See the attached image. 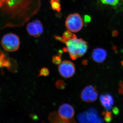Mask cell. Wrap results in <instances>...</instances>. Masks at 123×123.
<instances>
[{"label":"cell","instance_id":"cell-1","mask_svg":"<svg viewBox=\"0 0 123 123\" xmlns=\"http://www.w3.org/2000/svg\"><path fill=\"white\" fill-rule=\"evenodd\" d=\"M64 44L66 47L63 49L65 52H68L70 58L76 60L83 56L88 50V43L82 38H78L76 35L74 34L71 39L65 42Z\"/></svg>","mask_w":123,"mask_h":123},{"label":"cell","instance_id":"cell-2","mask_svg":"<svg viewBox=\"0 0 123 123\" xmlns=\"http://www.w3.org/2000/svg\"><path fill=\"white\" fill-rule=\"evenodd\" d=\"M84 23V20L81 16L77 13L69 14L65 21L66 28L73 33H77L81 30Z\"/></svg>","mask_w":123,"mask_h":123},{"label":"cell","instance_id":"cell-3","mask_svg":"<svg viewBox=\"0 0 123 123\" xmlns=\"http://www.w3.org/2000/svg\"><path fill=\"white\" fill-rule=\"evenodd\" d=\"M2 47L7 51L12 52L17 51L20 47V39L18 36L12 33L5 35L1 40Z\"/></svg>","mask_w":123,"mask_h":123},{"label":"cell","instance_id":"cell-4","mask_svg":"<svg viewBox=\"0 0 123 123\" xmlns=\"http://www.w3.org/2000/svg\"><path fill=\"white\" fill-rule=\"evenodd\" d=\"M77 119L79 123H103L96 110L93 108L79 114Z\"/></svg>","mask_w":123,"mask_h":123},{"label":"cell","instance_id":"cell-5","mask_svg":"<svg viewBox=\"0 0 123 123\" xmlns=\"http://www.w3.org/2000/svg\"><path fill=\"white\" fill-rule=\"evenodd\" d=\"M58 71L60 75L65 78L71 77L75 74V66L71 61L65 60L59 65Z\"/></svg>","mask_w":123,"mask_h":123},{"label":"cell","instance_id":"cell-6","mask_svg":"<svg viewBox=\"0 0 123 123\" xmlns=\"http://www.w3.org/2000/svg\"><path fill=\"white\" fill-rule=\"evenodd\" d=\"M26 30L31 36L39 37L43 33V26L42 22L37 19L29 23L27 25Z\"/></svg>","mask_w":123,"mask_h":123},{"label":"cell","instance_id":"cell-7","mask_svg":"<svg viewBox=\"0 0 123 123\" xmlns=\"http://www.w3.org/2000/svg\"><path fill=\"white\" fill-rule=\"evenodd\" d=\"M98 92L96 88L93 86H86L82 91L80 98L82 101L87 103L94 102L98 98Z\"/></svg>","mask_w":123,"mask_h":123},{"label":"cell","instance_id":"cell-8","mask_svg":"<svg viewBox=\"0 0 123 123\" xmlns=\"http://www.w3.org/2000/svg\"><path fill=\"white\" fill-rule=\"evenodd\" d=\"M74 113L73 107L68 104H62L58 110V114L60 117L66 121H68L73 118Z\"/></svg>","mask_w":123,"mask_h":123},{"label":"cell","instance_id":"cell-9","mask_svg":"<svg viewBox=\"0 0 123 123\" xmlns=\"http://www.w3.org/2000/svg\"><path fill=\"white\" fill-rule=\"evenodd\" d=\"M107 56L106 51L103 49L95 48L92 52V59L97 63H102L106 59Z\"/></svg>","mask_w":123,"mask_h":123},{"label":"cell","instance_id":"cell-10","mask_svg":"<svg viewBox=\"0 0 123 123\" xmlns=\"http://www.w3.org/2000/svg\"><path fill=\"white\" fill-rule=\"evenodd\" d=\"M74 34V33H73L72 32L68 30L63 33L62 36L55 35L54 37L56 40L60 41L62 43H64L65 42L69 40L73 37Z\"/></svg>","mask_w":123,"mask_h":123},{"label":"cell","instance_id":"cell-11","mask_svg":"<svg viewBox=\"0 0 123 123\" xmlns=\"http://www.w3.org/2000/svg\"><path fill=\"white\" fill-rule=\"evenodd\" d=\"M51 8L54 11L60 12L61 10V6L60 0H50Z\"/></svg>","mask_w":123,"mask_h":123},{"label":"cell","instance_id":"cell-12","mask_svg":"<svg viewBox=\"0 0 123 123\" xmlns=\"http://www.w3.org/2000/svg\"><path fill=\"white\" fill-rule=\"evenodd\" d=\"M99 99L101 104L106 110L108 111L111 110V106L110 105V103L105 97V95H101L99 98Z\"/></svg>","mask_w":123,"mask_h":123},{"label":"cell","instance_id":"cell-13","mask_svg":"<svg viewBox=\"0 0 123 123\" xmlns=\"http://www.w3.org/2000/svg\"><path fill=\"white\" fill-rule=\"evenodd\" d=\"M102 4L107 5L115 6L118 4L120 0H100Z\"/></svg>","mask_w":123,"mask_h":123},{"label":"cell","instance_id":"cell-14","mask_svg":"<svg viewBox=\"0 0 123 123\" xmlns=\"http://www.w3.org/2000/svg\"><path fill=\"white\" fill-rule=\"evenodd\" d=\"M62 55L61 52H59L58 55L53 56L52 58V62L55 65H59L61 63V56Z\"/></svg>","mask_w":123,"mask_h":123},{"label":"cell","instance_id":"cell-15","mask_svg":"<svg viewBox=\"0 0 123 123\" xmlns=\"http://www.w3.org/2000/svg\"><path fill=\"white\" fill-rule=\"evenodd\" d=\"M55 86L59 89L63 90L65 88L66 84L63 80H59L56 82Z\"/></svg>","mask_w":123,"mask_h":123},{"label":"cell","instance_id":"cell-16","mask_svg":"<svg viewBox=\"0 0 123 123\" xmlns=\"http://www.w3.org/2000/svg\"><path fill=\"white\" fill-rule=\"evenodd\" d=\"M49 74V71L47 68H43L40 69L39 76H43L46 77L48 76Z\"/></svg>","mask_w":123,"mask_h":123},{"label":"cell","instance_id":"cell-17","mask_svg":"<svg viewBox=\"0 0 123 123\" xmlns=\"http://www.w3.org/2000/svg\"><path fill=\"white\" fill-rule=\"evenodd\" d=\"M104 95H105V97L106 99H107L108 101L109 102L110 105L111 106L113 105V104H114V101L112 95L109 93L106 94Z\"/></svg>","mask_w":123,"mask_h":123},{"label":"cell","instance_id":"cell-18","mask_svg":"<svg viewBox=\"0 0 123 123\" xmlns=\"http://www.w3.org/2000/svg\"><path fill=\"white\" fill-rule=\"evenodd\" d=\"M104 115L106 121L107 122H110L111 119V112L107 111L104 113Z\"/></svg>","mask_w":123,"mask_h":123},{"label":"cell","instance_id":"cell-19","mask_svg":"<svg viewBox=\"0 0 123 123\" xmlns=\"http://www.w3.org/2000/svg\"><path fill=\"white\" fill-rule=\"evenodd\" d=\"M91 20V17L89 15H85L84 17V21L85 23L90 22Z\"/></svg>","mask_w":123,"mask_h":123},{"label":"cell","instance_id":"cell-20","mask_svg":"<svg viewBox=\"0 0 123 123\" xmlns=\"http://www.w3.org/2000/svg\"><path fill=\"white\" fill-rule=\"evenodd\" d=\"M113 112L115 114H117L119 112V110L118 108L117 107H115L113 109Z\"/></svg>","mask_w":123,"mask_h":123},{"label":"cell","instance_id":"cell-21","mask_svg":"<svg viewBox=\"0 0 123 123\" xmlns=\"http://www.w3.org/2000/svg\"><path fill=\"white\" fill-rule=\"evenodd\" d=\"M118 91L119 93L120 94H123V87H121L119 89Z\"/></svg>","mask_w":123,"mask_h":123},{"label":"cell","instance_id":"cell-22","mask_svg":"<svg viewBox=\"0 0 123 123\" xmlns=\"http://www.w3.org/2000/svg\"><path fill=\"white\" fill-rule=\"evenodd\" d=\"M82 64L84 65H86L88 64V61L86 60H84L83 61H82Z\"/></svg>","mask_w":123,"mask_h":123},{"label":"cell","instance_id":"cell-23","mask_svg":"<svg viewBox=\"0 0 123 123\" xmlns=\"http://www.w3.org/2000/svg\"><path fill=\"white\" fill-rule=\"evenodd\" d=\"M119 85L120 87H123V82L121 81L120 82Z\"/></svg>","mask_w":123,"mask_h":123},{"label":"cell","instance_id":"cell-24","mask_svg":"<svg viewBox=\"0 0 123 123\" xmlns=\"http://www.w3.org/2000/svg\"><path fill=\"white\" fill-rule=\"evenodd\" d=\"M121 65H122V66H123V61H122L121 62Z\"/></svg>","mask_w":123,"mask_h":123},{"label":"cell","instance_id":"cell-25","mask_svg":"<svg viewBox=\"0 0 123 123\" xmlns=\"http://www.w3.org/2000/svg\"></svg>","mask_w":123,"mask_h":123}]
</instances>
